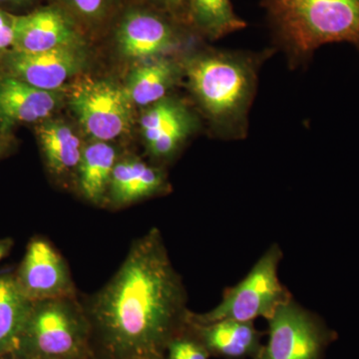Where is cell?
Masks as SVG:
<instances>
[{
    "label": "cell",
    "instance_id": "1",
    "mask_svg": "<svg viewBox=\"0 0 359 359\" xmlns=\"http://www.w3.org/2000/svg\"><path fill=\"white\" fill-rule=\"evenodd\" d=\"M84 306L95 359H165L172 340L190 327L185 285L156 228L134 241Z\"/></svg>",
    "mask_w": 359,
    "mask_h": 359
},
{
    "label": "cell",
    "instance_id": "2",
    "mask_svg": "<svg viewBox=\"0 0 359 359\" xmlns=\"http://www.w3.org/2000/svg\"><path fill=\"white\" fill-rule=\"evenodd\" d=\"M276 50L205 48L182 60L189 89L212 134L223 141L249 136L259 72Z\"/></svg>",
    "mask_w": 359,
    "mask_h": 359
},
{
    "label": "cell",
    "instance_id": "3",
    "mask_svg": "<svg viewBox=\"0 0 359 359\" xmlns=\"http://www.w3.org/2000/svg\"><path fill=\"white\" fill-rule=\"evenodd\" d=\"M273 48L290 69L306 67L325 44L346 42L359 51V0H259Z\"/></svg>",
    "mask_w": 359,
    "mask_h": 359
},
{
    "label": "cell",
    "instance_id": "4",
    "mask_svg": "<svg viewBox=\"0 0 359 359\" xmlns=\"http://www.w3.org/2000/svg\"><path fill=\"white\" fill-rule=\"evenodd\" d=\"M15 359H95L91 325L77 295L32 304Z\"/></svg>",
    "mask_w": 359,
    "mask_h": 359
},
{
    "label": "cell",
    "instance_id": "5",
    "mask_svg": "<svg viewBox=\"0 0 359 359\" xmlns=\"http://www.w3.org/2000/svg\"><path fill=\"white\" fill-rule=\"evenodd\" d=\"M283 259L280 245H273L255 264L242 282L224 292L223 299L208 313H191L190 320L200 325L221 320L254 323L259 318L266 320L276 309L292 299L289 290L278 276Z\"/></svg>",
    "mask_w": 359,
    "mask_h": 359
},
{
    "label": "cell",
    "instance_id": "6",
    "mask_svg": "<svg viewBox=\"0 0 359 359\" xmlns=\"http://www.w3.org/2000/svg\"><path fill=\"white\" fill-rule=\"evenodd\" d=\"M269 339L252 359H321L337 334L294 299L268 320Z\"/></svg>",
    "mask_w": 359,
    "mask_h": 359
},
{
    "label": "cell",
    "instance_id": "7",
    "mask_svg": "<svg viewBox=\"0 0 359 359\" xmlns=\"http://www.w3.org/2000/svg\"><path fill=\"white\" fill-rule=\"evenodd\" d=\"M193 33L180 21L147 4L123 11L115 25V39L127 57L152 59L177 51Z\"/></svg>",
    "mask_w": 359,
    "mask_h": 359
},
{
    "label": "cell",
    "instance_id": "8",
    "mask_svg": "<svg viewBox=\"0 0 359 359\" xmlns=\"http://www.w3.org/2000/svg\"><path fill=\"white\" fill-rule=\"evenodd\" d=\"M70 103L85 131L97 141L114 140L131 123L132 102L126 90L108 82L78 84Z\"/></svg>",
    "mask_w": 359,
    "mask_h": 359
},
{
    "label": "cell",
    "instance_id": "9",
    "mask_svg": "<svg viewBox=\"0 0 359 359\" xmlns=\"http://www.w3.org/2000/svg\"><path fill=\"white\" fill-rule=\"evenodd\" d=\"M14 278L21 292L32 302L77 295L65 257L41 237L30 241Z\"/></svg>",
    "mask_w": 359,
    "mask_h": 359
},
{
    "label": "cell",
    "instance_id": "10",
    "mask_svg": "<svg viewBox=\"0 0 359 359\" xmlns=\"http://www.w3.org/2000/svg\"><path fill=\"white\" fill-rule=\"evenodd\" d=\"M140 127L150 155L158 161H169L195 132L198 121L186 104L168 96L149 106Z\"/></svg>",
    "mask_w": 359,
    "mask_h": 359
},
{
    "label": "cell",
    "instance_id": "11",
    "mask_svg": "<svg viewBox=\"0 0 359 359\" xmlns=\"http://www.w3.org/2000/svg\"><path fill=\"white\" fill-rule=\"evenodd\" d=\"M13 32V50L25 53L79 46L81 42L76 21L57 6L14 15Z\"/></svg>",
    "mask_w": 359,
    "mask_h": 359
},
{
    "label": "cell",
    "instance_id": "12",
    "mask_svg": "<svg viewBox=\"0 0 359 359\" xmlns=\"http://www.w3.org/2000/svg\"><path fill=\"white\" fill-rule=\"evenodd\" d=\"M8 65L13 77L45 91H53L79 70V46H66L39 53L13 51Z\"/></svg>",
    "mask_w": 359,
    "mask_h": 359
},
{
    "label": "cell",
    "instance_id": "13",
    "mask_svg": "<svg viewBox=\"0 0 359 359\" xmlns=\"http://www.w3.org/2000/svg\"><path fill=\"white\" fill-rule=\"evenodd\" d=\"M190 330L210 355L226 359L254 358L262 348L261 332L254 323L221 320L200 325L190 320Z\"/></svg>",
    "mask_w": 359,
    "mask_h": 359
},
{
    "label": "cell",
    "instance_id": "14",
    "mask_svg": "<svg viewBox=\"0 0 359 359\" xmlns=\"http://www.w3.org/2000/svg\"><path fill=\"white\" fill-rule=\"evenodd\" d=\"M166 174L161 168L138 159L118 161L111 177L107 198L115 207H124L167 191Z\"/></svg>",
    "mask_w": 359,
    "mask_h": 359
},
{
    "label": "cell",
    "instance_id": "15",
    "mask_svg": "<svg viewBox=\"0 0 359 359\" xmlns=\"http://www.w3.org/2000/svg\"><path fill=\"white\" fill-rule=\"evenodd\" d=\"M57 100L45 91L15 77L0 80V118L7 122H35L48 117Z\"/></svg>",
    "mask_w": 359,
    "mask_h": 359
},
{
    "label": "cell",
    "instance_id": "16",
    "mask_svg": "<svg viewBox=\"0 0 359 359\" xmlns=\"http://www.w3.org/2000/svg\"><path fill=\"white\" fill-rule=\"evenodd\" d=\"M184 73L182 61L167 56L151 59L130 76L126 89L130 100L139 106H151L168 97Z\"/></svg>",
    "mask_w": 359,
    "mask_h": 359
},
{
    "label": "cell",
    "instance_id": "17",
    "mask_svg": "<svg viewBox=\"0 0 359 359\" xmlns=\"http://www.w3.org/2000/svg\"><path fill=\"white\" fill-rule=\"evenodd\" d=\"M186 25L193 35L215 41L245 29L248 23L231 0H187Z\"/></svg>",
    "mask_w": 359,
    "mask_h": 359
},
{
    "label": "cell",
    "instance_id": "18",
    "mask_svg": "<svg viewBox=\"0 0 359 359\" xmlns=\"http://www.w3.org/2000/svg\"><path fill=\"white\" fill-rule=\"evenodd\" d=\"M117 162L115 149L106 142L97 141L83 148L76 179L78 188L85 200L94 205L105 202Z\"/></svg>",
    "mask_w": 359,
    "mask_h": 359
},
{
    "label": "cell",
    "instance_id": "19",
    "mask_svg": "<svg viewBox=\"0 0 359 359\" xmlns=\"http://www.w3.org/2000/svg\"><path fill=\"white\" fill-rule=\"evenodd\" d=\"M14 273L0 275V356L13 353L32 308Z\"/></svg>",
    "mask_w": 359,
    "mask_h": 359
},
{
    "label": "cell",
    "instance_id": "20",
    "mask_svg": "<svg viewBox=\"0 0 359 359\" xmlns=\"http://www.w3.org/2000/svg\"><path fill=\"white\" fill-rule=\"evenodd\" d=\"M39 135L49 171L58 178L76 173L83 147L74 132L63 123L46 122Z\"/></svg>",
    "mask_w": 359,
    "mask_h": 359
},
{
    "label": "cell",
    "instance_id": "21",
    "mask_svg": "<svg viewBox=\"0 0 359 359\" xmlns=\"http://www.w3.org/2000/svg\"><path fill=\"white\" fill-rule=\"evenodd\" d=\"M57 6L69 14L78 25L94 26L104 22L116 8L117 0H59Z\"/></svg>",
    "mask_w": 359,
    "mask_h": 359
},
{
    "label": "cell",
    "instance_id": "22",
    "mask_svg": "<svg viewBox=\"0 0 359 359\" xmlns=\"http://www.w3.org/2000/svg\"><path fill=\"white\" fill-rule=\"evenodd\" d=\"M210 353L191 332L190 327L183 334L172 340L165 359H209Z\"/></svg>",
    "mask_w": 359,
    "mask_h": 359
},
{
    "label": "cell",
    "instance_id": "23",
    "mask_svg": "<svg viewBox=\"0 0 359 359\" xmlns=\"http://www.w3.org/2000/svg\"><path fill=\"white\" fill-rule=\"evenodd\" d=\"M147 6L167 13L186 25L187 0H146ZM187 26V25H186ZM188 27V26H187Z\"/></svg>",
    "mask_w": 359,
    "mask_h": 359
},
{
    "label": "cell",
    "instance_id": "24",
    "mask_svg": "<svg viewBox=\"0 0 359 359\" xmlns=\"http://www.w3.org/2000/svg\"><path fill=\"white\" fill-rule=\"evenodd\" d=\"M13 14L4 13L0 11V50L8 46H13Z\"/></svg>",
    "mask_w": 359,
    "mask_h": 359
},
{
    "label": "cell",
    "instance_id": "25",
    "mask_svg": "<svg viewBox=\"0 0 359 359\" xmlns=\"http://www.w3.org/2000/svg\"><path fill=\"white\" fill-rule=\"evenodd\" d=\"M13 247V241L11 238H0V261L9 254Z\"/></svg>",
    "mask_w": 359,
    "mask_h": 359
},
{
    "label": "cell",
    "instance_id": "26",
    "mask_svg": "<svg viewBox=\"0 0 359 359\" xmlns=\"http://www.w3.org/2000/svg\"><path fill=\"white\" fill-rule=\"evenodd\" d=\"M23 1H26V0H0V2H6V4H20Z\"/></svg>",
    "mask_w": 359,
    "mask_h": 359
},
{
    "label": "cell",
    "instance_id": "27",
    "mask_svg": "<svg viewBox=\"0 0 359 359\" xmlns=\"http://www.w3.org/2000/svg\"><path fill=\"white\" fill-rule=\"evenodd\" d=\"M0 359H15L13 355V353L6 354V355L0 356Z\"/></svg>",
    "mask_w": 359,
    "mask_h": 359
}]
</instances>
